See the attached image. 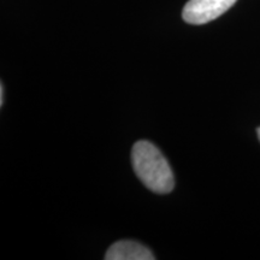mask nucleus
I'll use <instances>...</instances> for the list:
<instances>
[{"instance_id": "nucleus-1", "label": "nucleus", "mask_w": 260, "mask_h": 260, "mask_svg": "<svg viewBox=\"0 0 260 260\" xmlns=\"http://www.w3.org/2000/svg\"><path fill=\"white\" fill-rule=\"evenodd\" d=\"M132 161L135 174L149 190L168 194L174 189L175 178L167 158L149 141H138L133 147Z\"/></svg>"}, {"instance_id": "nucleus-2", "label": "nucleus", "mask_w": 260, "mask_h": 260, "mask_svg": "<svg viewBox=\"0 0 260 260\" xmlns=\"http://www.w3.org/2000/svg\"><path fill=\"white\" fill-rule=\"evenodd\" d=\"M237 0H189L182 17L189 24H205L226 12Z\"/></svg>"}, {"instance_id": "nucleus-3", "label": "nucleus", "mask_w": 260, "mask_h": 260, "mask_svg": "<svg viewBox=\"0 0 260 260\" xmlns=\"http://www.w3.org/2000/svg\"><path fill=\"white\" fill-rule=\"evenodd\" d=\"M106 260H153L154 256L147 247L135 241H118L107 249Z\"/></svg>"}, {"instance_id": "nucleus-4", "label": "nucleus", "mask_w": 260, "mask_h": 260, "mask_svg": "<svg viewBox=\"0 0 260 260\" xmlns=\"http://www.w3.org/2000/svg\"><path fill=\"white\" fill-rule=\"evenodd\" d=\"M4 105V86L0 84V106Z\"/></svg>"}, {"instance_id": "nucleus-5", "label": "nucleus", "mask_w": 260, "mask_h": 260, "mask_svg": "<svg viewBox=\"0 0 260 260\" xmlns=\"http://www.w3.org/2000/svg\"><path fill=\"white\" fill-rule=\"evenodd\" d=\"M256 133H258V136H259V140H260V126L258 128V130H256Z\"/></svg>"}]
</instances>
